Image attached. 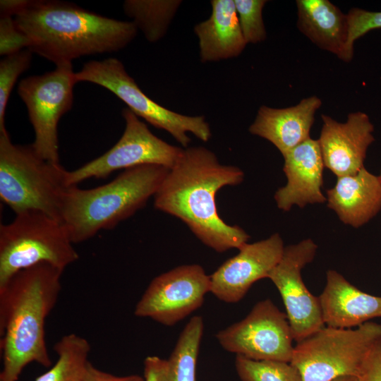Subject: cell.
Returning a JSON list of instances; mask_svg holds the SVG:
<instances>
[{
  "label": "cell",
  "mask_w": 381,
  "mask_h": 381,
  "mask_svg": "<svg viewBox=\"0 0 381 381\" xmlns=\"http://www.w3.org/2000/svg\"><path fill=\"white\" fill-rule=\"evenodd\" d=\"M326 198L344 224L358 228L381 210V180L363 167L353 175L337 177Z\"/></svg>",
  "instance_id": "19"
},
{
  "label": "cell",
  "mask_w": 381,
  "mask_h": 381,
  "mask_svg": "<svg viewBox=\"0 0 381 381\" xmlns=\"http://www.w3.org/2000/svg\"><path fill=\"white\" fill-rule=\"evenodd\" d=\"M379 177H380V179L381 180V171H380V174L379 175Z\"/></svg>",
  "instance_id": "35"
},
{
  "label": "cell",
  "mask_w": 381,
  "mask_h": 381,
  "mask_svg": "<svg viewBox=\"0 0 381 381\" xmlns=\"http://www.w3.org/2000/svg\"><path fill=\"white\" fill-rule=\"evenodd\" d=\"M380 339L381 325L371 321L355 329L325 326L297 342L290 363L303 381L356 377L367 353Z\"/></svg>",
  "instance_id": "7"
},
{
  "label": "cell",
  "mask_w": 381,
  "mask_h": 381,
  "mask_svg": "<svg viewBox=\"0 0 381 381\" xmlns=\"http://www.w3.org/2000/svg\"><path fill=\"white\" fill-rule=\"evenodd\" d=\"M284 248L277 233L264 240L246 243L235 256L210 275V293L225 303L238 302L255 282L267 278L281 260Z\"/></svg>",
  "instance_id": "14"
},
{
  "label": "cell",
  "mask_w": 381,
  "mask_h": 381,
  "mask_svg": "<svg viewBox=\"0 0 381 381\" xmlns=\"http://www.w3.org/2000/svg\"><path fill=\"white\" fill-rule=\"evenodd\" d=\"M63 223L40 211L16 214L0 225V286L18 272L41 264L64 270L78 254Z\"/></svg>",
  "instance_id": "6"
},
{
  "label": "cell",
  "mask_w": 381,
  "mask_h": 381,
  "mask_svg": "<svg viewBox=\"0 0 381 381\" xmlns=\"http://www.w3.org/2000/svg\"><path fill=\"white\" fill-rule=\"evenodd\" d=\"M63 272L41 263L18 272L0 286V381H17L32 362L52 365L44 323L57 301Z\"/></svg>",
  "instance_id": "3"
},
{
  "label": "cell",
  "mask_w": 381,
  "mask_h": 381,
  "mask_svg": "<svg viewBox=\"0 0 381 381\" xmlns=\"http://www.w3.org/2000/svg\"><path fill=\"white\" fill-rule=\"evenodd\" d=\"M243 179L240 168L220 164L209 149L188 147L155 194L154 206L180 219L202 243L216 252L238 249L250 236L238 225L222 220L215 196L222 187L238 185Z\"/></svg>",
  "instance_id": "1"
},
{
  "label": "cell",
  "mask_w": 381,
  "mask_h": 381,
  "mask_svg": "<svg viewBox=\"0 0 381 381\" xmlns=\"http://www.w3.org/2000/svg\"><path fill=\"white\" fill-rule=\"evenodd\" d=\"M145 381H166L167 360L149 356L143 361Z\"/></svg>",
  "instance_id": "31"
},
{
  "label": "cell",
  "mask_w": 381,
  "mask_h": 381,
  "mask_svg": "<svg viewBox=\"0 0 381 381\" xmlns=\"http://www.w3.org/2000/svg\"><path fill=\"white\" fill-rule=\"evenodd\" d=\"M204 322L195 315L186 325L167 360L166 381H196V366Z\"/></svg>",
  "instance_id": "23"
},
{
  "label": "cell",
  "mask_w": 381,
  "mask_h": 381,
  "mask_svg": "<svg viewBox=\"0 0 381 381\" xmlns=\"http://www.w3.org/2000/svg\"><path fill=\"white\" fill-rule=\"evenodd\" d=\"M169 171L162 166L143 165L126 169L96 188L71 186L64 196L60 221L72 242H83L131 217L155 195Z\"/></svg>",
  "instance_id": "4"
},
{
  "label": "cell",
  "mask_w": 381,
  "mask_h": 381,
  "mask_svg": "<svg viewBox=\"0 0 381 381\" xmlns=\"http://www.w3.org/2000/svg\"><path fill=\"white\" fill-rule=\"evenodd\" d=\"M321 106V99L315 95L286 108L262 105L248 131L270 142L284 156L310 138L315 115Z\"/></svg>",
  "instance_id": "17"
},
{
  "label": "cell",
  "mask_w": 381,
  "mask_h": 381,
  "mask_svg": "<svg viewBox=\"0 0 381 381\" xmlns=\"http://www.w3.org/2000/svg\"><path fill=\"white\" fill-rule=\"evenodd\" d=\"M318 139L325 167L337 177L353 175L364 167L369 146L375 141L374 126L368 115L357 111L339 122L322 114Z\"/></svg>",
  "instance_id": "15"
},
{
  "label": "cell",
  "mask_w": 381,
  "mask_h": 381,
  "mask_svg": "<svg viewBox=\"0 0 381 381\" xmlns=\"http://www.w3.org/2000/svg\"><path fill=\"white\" fill-rule=\"evenodd\" d=\"M181 1L127 0L123 11L150 42L166 34Z\"/></svg>",
  "instance_id": "24"
},
{
  "label": "cell",
  "mask_w": 381,
  "mask_h": 381,
  "mask_svg": "<svg viewBox=\"0 0 381 381\" xmlns=\"http://www.w3.org/2000/svg\"><path fill=\"white\" fill-rule=\"evenodd\" d=\"M356 377L358 381H381V339L367 353Z\"/></svg>",
  "instance_id": "30"
},
{
  "label": "cell",
  "mask_w": 381,
  "mask_h": 381,
  "mask_svg": "<svg viewBox=\"0 0 381 381\" xmlns=\"http://www.w3.org/2000/svg\"><path fill=\"white\" fill-rule=\"evenodd\" d=\"M28 0H1L0 16L15 17L28 4Z\"/></svg>",
  "instance_id": "33"
},
{
  "label": "cell",
  "mask_w": 381,
  "mask_h": 381,
  "mask_svg": "<svg viewBox=\"0 0 381 381\" xmlns=\"http://www.w3.org/2000/svg\"><path fill=\"white\" fill-rule=\"evenodd\" d=\"M346 14L349 20L347 53L351 61L355 42L368 32L381 28V11H369L359 8H352Z\"/></svg>",
  "instance_id": "28"
},
{
  "label": "cell",
  "mask_w": 381,
  "mask_h": 381,
  "mask_svg": "<svg viewBox=\"0 0 381 381\" xmlns=\"http://www.w3.org/2000/svg\"><path fill=\"white\" fill-rule=\"evenodd\" d=\"M55 363L35 381H85L90 345L84 337L71 333L54 346Z\"/></svg>",
  "instance_id": "22"
},
{
  "label": "cell",
  "mask_w": 381,
  "mask_h": 381,
  "mask_svg": "<svg viewBox=\"0 0 381 381\" xmlns=\"http://www.w3.org/2000/svg\"><path fill=\"white\" fill-rule=\"evenodd\" d=\"M235 368L241 381H303L297 368L284 361L236 355Z\"/></svg>",
  "instance_id": "25"
},
{
  "label": "cell",
  "mask_w": 381,
  "mask_h": 381,
  "mask_svg": "<svg viewBox=\"0 0 381 381\" xmlns=\"http://www.w3.org/2000/svg\"><path fill=\"white\" fill-rule=\"evenodd\" d=\"M226 351L253 360L290 363L294 353L286 314L269 298L258 302L241 320L216 334Z\"/></svg>",
  "instance_id": "11"
},
{
  "label": "cell",
  "mask_w": 381,
  "mask_h": 381,
  "mask_svg": "<svg viewBox=\"0 0 381 381\" xmlns=\"http://www.w3.org/2000/svg\"><path fill=\"white\" fill-rule=\"evenodd\" d=\"M30 45L27 36L18 28L14 17L0 16V54L6 56Z\"/></svg>",
  "instance_id": "29"
},
{
  "label": "cell",
  "mask_w": 381,
  "mask_h": 381,
  "mask_svg": "<svg viewBox=\"0 0 381 381\" xmlns=\"http://www.w3.org/2000/svg\"><path fill=\"white\" fill-rule=\"evenodd\" d=\"M210 277L198 264L178 266L155 277L137 303L134 315L173 326L202 306Z\"/></svg>",
  "instance_id": "12"
},
{
  "label": "cell",
  "mask_w": 381,
  "mask_h": 381,
  "mask_svg": "<svg viewBox=\"0 0 381 381\" xmlns=\"http://www.w3.org/2000/svg\"><path fill=\"white\" fill-rule=\"evenodd\" d=\"M266 0H234L240 27L248 44L264 42L267 37L262 18Z\"/></svg>",
  "instance_id": "27"
},
{
  "label": "cell",
  "mask_w": 381,
  "mask_h": 381,
  "mask_svg": "<svg viewBox=\"0 0 381 381\" xmlns=\"http://www.w3.org/2000/svg\"><path fill=\"white\" fill-rule=\"evenodd\" d=\"M85 381H145L144 377L138 375L116 376L102 371L90 362L87 364Z\"/></svg>",
  "instance_id": "32"
},
{
  "label": "cell",
  "mask_w": 381,
  "mask_h": 381,
  "mask_svg": "<svg viewBox=\"0 0 381 381\" xmlns=\"http://www.w3.org/2000/svg\"><path fill=\"white\" fill-rule=\"evenodd\" d=\"M125 130L118 142L104 154L68 173L71 186L85 180L105 179L119 169L143 165H159L171 169L183 149L154 135L147 126L129 109L121 111Z\"/></svg>",
  "instance_id": "10"
},
{
  "label": "cell",
  "mask_w": 381,
  "mask_h": 381,
  "mask_svg": "<svg viewBox=\"0 0 381 381\" xmlns=\"http://www.w3.org/2000/svg\"><path fill=\"white\" fill-rule=\"evenodd\" d=\"M29 49L56 66L83 56L118 52L136 36L132 21L107 18L56 0H28L14 17Z\"/></svg>",
  "instance_id": "2"
},
{
  "label": "cell",
  "mask_w": 381,
  "mask_h": 381,
  "mask_svg": "<svg viewBox=\"0 0 381 381\" xmlns=\"http://www.w3.org/2000/svg\"><path fill=\"white\" fill-rule=\"evenodd\" d=\"M318 298L327 327L349 329L381 318V296L362 291L333 270L327 272L326 285Z\"/></svg>",
  "instance_id": "18"
},
{
  "label": "cell",
  "mask_w": 381,
  "mask_h": 381,
  "mask_svg": "<svg viewBox=\"0 0 381 381\" xmlns=\"http://www.w3.org/2000/svg\"><path fill=\"white\" fill-rule=\"evenodd\" d=\"M286 184L274 194L278 208L288 212L294 205L327 201L322 193L325 167L319 141L309 138L283 156Z\"/></svg>",
  "instance_id": "16"
},
{
  "label": "cell",
  "mask_w": 381,
  "mask_h": 381,
  "mask_svg": "<svg viewBox=\"0 0 381 381\" xmlns=\"http://www.w3.org/2000/svg\"><path fill=\"white\" fill-rule=\"evenodd\" d=\"M331 381H358L355 376H341Z\"/></svg>",
  "instance_id": "34"
},
{
  "label": "cell",
  "mask_w": 381,
  "mask_h": 381,
  "mask_svg": "<svg viewBox=\"0 0 381 381\" xmlns=\"http://www.w3.org/2000/svg\"><path fill=\"white\" fill-rule=\"evenodd\" d=\"M75 78L78 83H92L107 89L136 116L166 131L185 148L191 141L188 133L203 142L211 137L210 127L204 116L181 114L157 104L141 90L118 59L87 62L75 73Z\"/></svg>",
  "instance_id": "8"
},
{
  "label": "cell",
  "mask_w": 381,
  "mask_h": 381,
  "mask_svg": "<svg viewBox=\"0 0 381 381\" xmlns=\"http://www.w3.org/2000/svg\"><path fill=\"white\" fill-rule=\"evenodd\" d=\"M296 26L318 48L350 62L347 14L328 0H297Z\"/></svg>",
  "instance_id": "20"
},
{
  "label": "cell",
  "mask_w": 381,
  "mask_h": 381,
  "mask_svg": "<svg viewBox=\"0 0 381 381\" xmlns=\"http://www.w3.org/2000/svg\"><path fill=\"white\" fill-rule=\"evenodd\" d=\"M32 54L25 49L4 56L0 61V133L6 131L5 111L11 90L20 75L30 66Z\"/></svg>",
  "instance_id": "26"
},
{
  "label": "cell",
  "mask_w": 381,
  "mask_h": 381,
  "mask_svg": "<svg viewBox=\"0 0 381 381\" xmlns=\"http://www.w3.org/2000/svg\"><path fill=\"white\" fill-rule=\"evenodd\" d=\"M318 246L310 238L286 246L269 278L278 289L294 341L299 342L325 327L318 297L306 288L301 270L311 262Z\"/></svg>",
  "instance_id": "13"
},
{
  "label": "cell",
  "mask_w": 381,
  "mask_h": 381,
  "mask_svg": "<svg viewBox=\"0 0 381 381\" xmlns=\"http://www.w3.org/2000/svg\"><path fill=\"white\" fill-rule=\"evenodd\" d=\"M77 83L72 64H65L42 75L23 78L18 86L35 131L32 145L40 156L54 163L60 164L58 123L72 108Z\"/></svg>",
  "instance_id": "9"
},
{
  "label": "cell",
  "mask_w": 381,
  "mask_h": 381,
  "mask_svg": "<svg viewBox=\"0 0 381 381\" xmlns=\"http://www.w3.org/2000/svg\"><path fill=\"white\" fill-rule=\"evenodd\" d=\"M208 19L196 24L199 54L203 63L239 56L247 43L243 37L234 0H212Z\"/></svg>",
  "instance_id": "21"
},
{
  "label": "cell",
  "mask_w": 381,
  "mask_h": 381,
  "mask_svg": "<svg viewBox=\"0 0 381 381\" xmlns=\"http://www.w3.org/2000/svg\"><path fill=\"white\" fill-rule=\"evenodd\" d=\"M68 173L40 156L32 144H13L7 131L0 133V197L16 214L40 211L60 221L71 186Z\"/></svg>",
  "instance_id": "5"
}]
</instances>
